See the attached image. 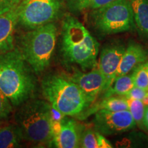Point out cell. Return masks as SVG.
<instances>
[{
    "label": "cell",
    "instance_id": "277c9868",
    "mask_svg": "<svg viewBox=\"0 0 148 148\" xmlns=\"http://www.w3.org/2000/svg\"><path fill=\"white\" fill-rule=\"evenodd\" d=\"M42 94L53 108L67 116L84 113L88 106L82 90L63 73L46 75L41 82Z\"/></svg>",
    "mask_w": 148,
    "mask_h": 148
},
{
    "label": "cell",
    "instance_id": "4316f807",
    "mask_svg": "<svg viewBox=\"0 0 148 148\" xmlns=\"http://www.w3.org/2000/svg\"><path fill=\"white\" fill-rule=\"evenodd\" d=\"M142 101H143V103H144V105H145V107L148 106V92L147 95H145V97L143 98V99L142 100Z\"/></svg>",
    "mask_w": 148,
    "mask_h": 148
},
{
    "label": "cell",
    "instance_id": "cb8c5ba5",
    "mask_svg": "<svg viewBox=\"0 0 148 148\" xmlns=\"http://www.w3.org/2000/svg\"><path fill=\"white\" fill-rule=\"evenodd\" d=\"M23 0H0V11L16 8Z\"/></svg>",
    "mask_w": 148,
    "mask_h": 148
},
{
    "label": "cell",
    "instance_id": "7a4b0ae2",
    "mask_svg": "<svg viewBox=\"0 0 148 148\" xmlns=\"http://www.w3.org/2000/svg\"><path fill=\"white\" fill-rule=\"evenodd\" d=\"M32 71L18 49L0 53V90L12 106L32 97L36 88Z\"/></svg>",
    "mask_w": 148,
    "mask_h": 148
},
{
    "label": "cell",
    "instance_id": "52a82bcc",
    "mask_svg": "<svg viewBox=\"0 0 148 148\" xmlns=\"http://www.w3.org/2000/svg\"><path fill=\"white\" fill-rule=\"evenodd\" d=\"M63 6V0H23L16 8L18 24L32 29L52 23Z\"/></svg>",
    "mask_w": 148,
    "mask_h": 148
},
{
    "label": "cell",
    "instance_id": "2e32d148",
    "mask_svg": "<svg viewBox=\"0 0 148 148\" xmlns=\"http://www.w3.org/2000/svg\"><path fill=\"white\" fill-rule=\"evenodd\" d=\"M128 103L127 99L122 96H110V97L103 98L102 100L95 107H93L91 110H88L85 113L86 116L92 112H96L100 109L116 112L128 110Z\"/></svg>",
    "mask_w": 148,
    "mask_h": 148
},
{
    "label": "cell",
    "instance_id": "8fae6325",
    "mask_svg": "<svg viewBox=\"0 0 148 148\" xmlns=\"http://www.w3.org/2000/svg\"><path fill=\"white\" fill-rule=\"evenodd\" d=\"M83 130L82 125L75 119L66 116L61 121L60 132L58 136L52 140L51 145L59 148L79 147Z\"/></svg>",
    "mask_w": 148,
    "mask_h": 148
},
{
    "label": "cell",
    "instance_id": "7402d4cb",
    "mask_svg": "<svg viewBox=\"0 0 148 148\" xmlns=\"http://www.w3.org/2000/svg\"><path fill=\"white\" fill-rule=\"evenodd\" d=\"M12 110V104L5 94L0 90V121L6 119Z\"/></svg>",
    "mask_w": 148,
    "mask_h": 148
},
{
    "label": "cell",
    "instance_id": "603a6c76",
    "mask_svg": "<svg viewBox=\"0 0 148 148\" xmlns=\"http://www.w3.org/2000/svg\"><path fill=\"white\" fill-rule=\"evenodd\" d=\"M148 90H146L143 88L134 86L132 89L127 92L124 97L125 98H130V99H138V100H143V98L147 95Z\"/></svg>",
    "mask_w": 148,
    "mask_h": 148
},
{
    "label": "cell",
    "instance_id": "5bb4252c",
    "mask_svg": "<svg viewBox=\"0 0 148 148\" xmlns=\"http://www.w3.org/2000/svg\"><path fill=\"white\" fill-rule=\"evenodd\" d=\"M135 26L143 38L148 40V0H130Z\"/></svg>",
    "mask_w": 148,
    "mask_h": 148
},
{
    "label": "cell",
    "instance_id": "9a60e30c",
    "mask_svg": "<svg viewBox=\"0 0 148 148\" xmlns=\"http://www.w3.org/2000/svg\"><path fill=\"white\" fill-rule=\"evenodd\" d=\"M132 73L125 74L115 77L111 86L103 92V98L110 96H124L134 87Z\"/></svg>",
    "mask_w": 148,
    "mask_h": 148
},
{
    "label": "cell",
    "instance_id": "30bf717a",
    "mask_svg": "<svg viewBox=\"0 0 148 148\" xmlns=\"http://www.w3.org/2000/svg\"><path fill=\"white\" fill-rule=\"evenodd\" d=\"M125 48L121 42H112L103 47L101 49L98 62V69L100 70L106 79V90L115 79L116 71Z\"/></svg>",
    "mask_w": 148,
    "mask_h": 148
},
{
    "label": "cell",
    "instance_id": "8992f818",
    "mask_svg": "<svg viewBox=\"0 0 148 148\" xmlns=\"http://www.w3.org/2000/svg\"><path fill=\"white\" fill-rule=\"evenodd\" d=\"M89 19L96 32L103 36L127 32L135 27L130 0H114L90 10Z\"/></svg>",
    "mask_w": 148,
    "mask_h": 148
},
{
    "label": "cell",
    "instance_id": "e0dca14e",
    "mask_svg": "<svg viewBox=\"0 0 148 148\" xmlns=\"http://www.w3.org/2000/svg\"><path fill=\"white\" fill-rule=\"evenodd\" d=\"M22 137L16 125L0 127V148L17 147Z\"/></svg>",
    "mask_w": 148,
    "mask_h": 148
},
{
    "label": "cell",
    "instance_id": "7c38bea8",
    "mask_svg": "<svg viewBox=\"0 0 148 148\" xmlns=\"http://www.w3.org/2000/svg\"><path fill=\"white\" fill-rule=\"evenodd\" d=\"M16 8L0 11V53L14 49V33L18 24Z\"/></svg>",
    "mask_w": 148,
    "mask_h": 148
},
{
    "label": "cell",
    "instance_id": "d6986e66",
    "mask_svg": "<svg viewBox=\"0 0 148 148\" xmlns=\"http://www.w3.org/2000/svg\"><path fill=\"white\" fill-rule=\"evenodd\" d=\"M128 103V110L132 114L136 125L140 128H144L143 118L145 111V106L143 101L138 99L126 98Z\"/></svg>",
    "mask_w": 148,
    "mask_h": 148
},
{
    "label": "cell",
    "instance_id": "6da1fadb",
    "mask_svg": "<svg viewBox=\"0 0 148 148\" xmlns=\"http://www.w3.org/2000/svg\"><path fill=\"white\" fill-rule=\"evenodd\" d=\"M99 43L76 18L66 15L61 28V51L66 62L82 71L98 67Z\"/></svg>",
    "mask_w": 148,
    "mask_h": 148
},
{
    "label": "cell",
    "instance_id": "3957f363",
    "mask_svg": "<svg viewBox=\"0 0 148 148\" xmlns=\"http://www.w3.org/2000/svg\"><path fill=\"white\" fill-rule=\"evenodd\" d=\"M15 121L23 140L36 145H51L50 103L42 99L30 98L22 103L16 112Z\"/></svg>",
    "mask_w": 148,
    "mask_h": 148
},
{
    "label": "cell",
    "instance_id": "d4e9b609",
    "mask_svg": "<svg viewBox=\"0 0 148 148\" xmlns=\"http://www.w3.org/2000/svg\"><path fill=\"white\" fill-rule=\"evenodd\" d=\"M97 138L98 143V148H112L113 146L112 145L110 142L104 137L103 134L97 132Z\"/></svg>",
    "mask_w": 148,
    "mask_h": 148
},
{
    "label": "cell",
    "instance_id": "ac0fdd59",
    "mask_svg": "<svg viewBox=\"0 0 148 148\" xmlns=\"http://www.w3.org/2000/svg\"><path fill=\"white\" fill-rule=\"evenodd\" d=\"M113 1L114 0H67L66 5L71 12L76 13L99 8Z\"/></svg>",
    "mask_w": 148,
    "mask_h": 148
},
{
    "label": "cell",
    "instance_id": "484cf974",
    "mask_svg": "<svg viewBox=\"0 0 148 148\" xmlns=\"http://www.w3.org/2000/svg\"><path fill=\"white\" fill-rule=\"evenodd\" d=\"M143 126L148 131V106L145 108V114H144L143 118Z\"/></svg>",
    "mask_w": 148,
    "mask_h": 148
},
{
    "label": "cell",
    "instance_id": "ba28073f",
    "mask_svg": "<svg viewBox=\"0 0 148 148\" xmlns=\"http://www.w3.org/2000/svg\"><path fill=\"white\" fill-rule=\"evenodd\" d=\"M93 123L94 129L106 136L121 134L136 125L128 110L112 112L100 109L95 112Z\"/></svg>",
    "mask_w": 148,
    "mask_h": 148
},
{
    "label": "cell",
    "instance_id": "4fadbf2b",
    "mask_svg": "<svg viewBox=\"0 0 148 148\" xmlns=\"http://www.w3.org/2000/svg\"><path fill=\"white\" fill-rule=\"evenodd\" d=\"M148 59V49L143 45L134 42H130L125 48L119 66L116 73V77L125 75L133 71L140 64Z\"/></svg>",
    "mask_w": 148,
    "mask_h": 148
},
{
    "label": "cell",
    "instance_id": "5b68a950",
    "mask_svg": "<svg viewBox=\"0 0 148 148\" xmlns=\"http://www.w3.org/2000/svg\"><path fill=\"white\" fill-rule=\"evenodd\" d=\"M56 39L57 27L53 22L22 36L18 50L34 73H42L50 64Z\"/></svg>",
    "mask_w": 148,
    "mask_h": 148
},
{
    "label": "cell",
    "instance_id": "ffe728a7",
    "mask_svg": "<svg viewBox=\"0 0 148 148\" xmlns=\"http://www.w3.org/2000/svg\"><path fill=\"white\" fill-rule=\"evenodd\" d=\"M132 73L134 86L148 90V60L136 66Z\"/></svg>",
    "mask_w": 148,
    "mask_h": 148
},
{
    "label": "cell",
    "instance_id": "9c48e42d",
    "mask_svg": "<svg viewBox=\"0 0 148 148\" xmlns=\"http://www.w3.org/2000/svg\"><path fill=\"white\" fill-rule=\"evenodd\" d=\"M70 77L82 90L88 107L106 90V79L98 67L87 72L76 69Z\"/></svg>",
    "mask_w": 148,
    "mask_h": 148
},
{
    "label": "cell",
    "instance_id": "44dd1931",
    "mask_svg": "<svg viewBox=\"0 0 148 148\" xmlns=\"http://www.w3.org/2000/svg\"><path fill=\"white\" fill-rule=\"evenodd\" d=\"M79 147L98 148L97 131L95 129H85L81 135Z\"/></svg>",
    "mask_w": 148,
    "mask_h": 148
}]
</instances>
